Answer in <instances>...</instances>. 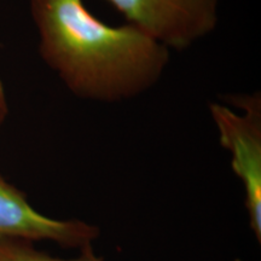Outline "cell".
<instances>
[{
  "label": "cell",
  "mask_w": 261,
  "mask_h": 261,
  "mask_svg": "<svg viewBox=\"0 0 261 261\" xmlns=\"http://www.w3.org/2000/svg\"><path fill=\"white\" fill-rule=\"evenodd\" d=\"M168 50L182 51L210 35L218 24L219 0H106Z\"/></svg>",
  "instance_id": "3957f363"
},
{
  "label": "cell",
  "mask_w": 261,
  "mask_h": 261,
  "mask_svg": "<svg viewBox=\"0 0 261 261\" xmlns=\"http://www.w3.org/2000/svg\"><path fill=\"white\" fill-rule=\"evenodd\" d=\"M0 261H104L94 254L92 246L80 249V254L73 259L51 256L33 246V242L23 240H0Z\"/></svg>",
  "instance_id": "5b68a950"
},
{
  "label": "cell",
  "mask_w": 261,
  "mask_h": 261,
  "mask_svg": "<svg viewBox=\"0 0 261 261\" xmlns=\"http://www.w3.org/2000/svg\"><path fill=\"white\" fill-rule=\"evenodd\" d=\"M237 261H240V260H237Z\"/></svg>",
  "instance_id": "52a82bcc"
},
{
  "label": "cell",
  "mask_w": 261,
  "mask_h": 261,
  "mask_svg": "<svg viewBox=\"0 0 261 261\" xmlns=\"http://www.w3.org/2000/svg\"><path fill=\"white\" fill-rule=\"evenodd\" d=\"M99 228L81 220H56L39 213L17 188L0 177V240L51 241L83 249L99 237Z\"/></svg>",
  "instance_id": "277c9868"
},
{
  "label": "cell",
  "mask_w": 261,
  "mask_h": 261,
  "mask_svg": "<svg viewBox=\"0 0 261 261\" xmlns=\"http://www.w3.org/2000/svg\"><path fill=\"white\" fill-rule=\"evenodd\" d=\"M8 113H9V107H8V99H6L5 87H4V84H3L2 77H0V128H2L3 123L5 122Z\"/></svg>",
  "instance_id": "8992f818"
},
{
  "label": "cell",
  "mask_w": 261,
  "mask_h": 261,
  "mask_svg": "<svg viewBox=\"0 0 261 261\" xmlns=\"http://www.w3.org/2000/svg\"><path fill=\"white\" fill-rule=\"evenodd\" d=\"M28 3L40 57L76 97L129 99L158 84L167 68V47L129 23H106L84 0Z\"/></svg>",
  "instance_id": "6da1fadb"
},
{
  "label": "cell",
  "mask_w": 261,
  "mask_h": 261,
  "mask_svg": "<svg viewBox=\"0 0 261 261\" xmlns=\"http://www.w3.org/2000/svg\"><path fill=\"white\" fill-rule=\"evenodd\" d=\"M242 110L211 103L210 110L219 132L220 144L230 151L234 174L242 181L249 225L261 242V97L260 93L226 98Z\"/></svg>",
  "instance_id": "7a4b0ae2"
}]
</instances>
